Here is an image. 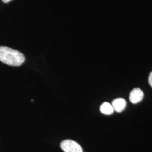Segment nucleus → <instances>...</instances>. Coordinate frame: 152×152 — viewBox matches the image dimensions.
I'll use <instances>...</instances> for the list:
<instances>
[{
  "label": "nucleus",
  "mask_w": 152,
  "mask_h": 152,
  "mask_svg": "<svg viewBox=\"0 0 152 152\" xmlns=\"http://www.w3.org/2000/svg\"><path fill=\"white\" fill-rule=\"evenodd\" d=\"M148 82L149 84L151 86V87L152 88V72H151L149 76V79H148Z\"/></svg>",
  "instance_id": "nucleus-6"
},
{
  "label": "nucleus",
  "mask_w": 152,
  "mask_h": 152,
  "mask_svg": "<svg viewBox=\"0 0 152 152\" xmlns=\"http://www.w3.org/2000/svg\"><path fill=\"white\" fill-rule=\"evenodd\" d=\"M2 2H4V3H8V2H10L11 0H2Z\"/></svg>",
  "instance_id": "nucleus-7"
},
{
  "label": "nucleus",
  "mask_w": 152,
  "mask_h": 152,
  "mask_svg": "<svg viewBox=\"0 0 152 152\" xmlns=\"http://www.w3.org/2000/svg\"><path fill=\"white\" fill-rule=\"evenodd\" d=\"M144 98V93L140 88H135L130 94L129 99L132 103L136 104L139 103Z\"/></svg>",
  "instance_id": "nucleus-3"
},
{
  "label": "nucleus",
  "mask_w": 152,
  "mask_h": 152,
  "mask_svg": "<svg viewBox=\"0 0 152 152\" xmlns=\"http://www.w3.org/2000/svg\"><path fill=\"white\" fill-rule=\"evenodd\" d=\"M126 101L123 98H117L114 99L112 103V105L114 110L117 112H122L126 107Z\"/></svg>",
  "instance_id": "nucleus-4"
},
{
  "label": "nucleus",
  "mask_w": 152,
  "mask_h": 152,
  "mask_svg": "<svg viewBox=\"0 0 152 152\" xmlns=\"http://www.w3.org/2000/svg\"><path fill=\"white\" fill-rule=\"evenodd\" d=\"M24 55L20 51L6 46H0V61L7 65L19 66L25 61Z\"/></svg>",
  "instance_id": "nucleus-1"
},
{
  "label": "nucleus",
  "mask_w": 152,
  "mask_h": 152,
  "mask_svg": "<svg viewBox=\"0 0 152 152\" xmlns=\"http://www.w3.org/2000/svg\"><path fill=\"white\" fill-rule=\"evenodd\" d=\"M60 147L64 152H83L81 145L72 140H64L60 143Z\"/></svg>",
  "instance_id": "nucleus-2"
},
{
  "label": "nucleus",
  "mask_w": 152,
  "mask_h": 152,
  "mask_svg": "<svg viewBox=\"0 0 152 152\" xmlns=\"http://www.w3.org/2000/svg\"><path fill=\"white\" fill-rule=\"evenodd\" d=\"M100 111L103 114L110 115L113 113L114 109L112 104L108 102H105L100 106Z\"/></svg>",
  "instance_id": "nucleus-5"
}]
</instances>
